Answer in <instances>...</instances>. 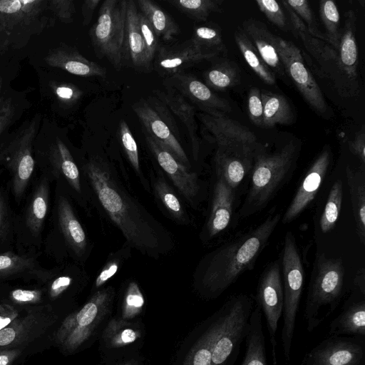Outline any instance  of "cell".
Listing matches in <instances>:
<instances>
[{"instance_id": "obj_42", "label": "cell", "mask_w": 365, "mask_h": 365, "mask_svg": "<svg viewBox=\"0 0 365 365\" xmlns=\"http://www.w3.org/2000/svg\"><path fill=\"white\" fill-rule=\"evenodd\" d=\"M319 14L324 26L329 43L336 49L339 44L340 15L336 4L331 0H322L319 4Z\"/></svg>"}, {"instance_id": "obj_15", "label": "cell", "mask_w": 365, "mask_h": 365, "mask_svg": "<svg viewBox=\"0 0 365 365\" xmlns=\"http://www.w3.org/2000/svg\"><path fill=\"white\" fill-rule=\"evenodd\" d=\"M356 23L354 11H348L346 13L344 29L341 32L339 44L336 48L339 73V86L336 91L344 98L354 97L359 92Z\"/></svg>"}, {"instance_id": "obj_25", "label": "cell", "mask_w": 365, "mask_h": 365, "mask_svg": "<svg viewBox=\"0 0 365 365\" xmlns=\"http://www.w3.org/2000/svg\"><path fill=\"white\" fill-rule=\"evenodd\" d=\"M221 178H217L210 215L206 224L207 235L213 238L225 231L232 220L235 194Z\"/></svg>"}, {"instance_id": "obj_50", "label": "cell", "mask_w": 365, "mask_h": 365, "mask_svg": "<svg viewBox=\"0 0 365 365\" xmlns=\"http://www.w3.org/2000/svg\"><path fill=\"white\" fill-rule=\"evenodd\" d=\"M261 12L267 19L282 30L287 31L288 24L281 5L275 0H256Z\"/></svg>"}, {"instance_id": "obj_22", "label": "cell", "mask_w": 365, "mask_h": 365, "mask_svg": "<svg viewBox=\"0 0 365 365\" xmlns=\"http://www.w3.org/2000/svg\"><path fill=\"white\" fill-rule=\"evenodd\" d=\"M195 46L191 40L172 48H163L155 58L154 67L162 75L171 76L192 64L215 57Z\"/></svg>"}, {"instance_id": "obj_48", "label": "cell", "mask_w": 365, "mask_h": 365, "mask_svg": "<svg viewBox=\"0 0 365 365\" xmlns=\"http://www.w3.org/2000/svg\"><path fill=\"white\" fill-rule=\"evenodd\" d=\"M138 26L146 50L147 58L153 66L155 53L158 47V37L148 19L139 11L138 14Z\"/></svg>"}, {"instance_id": "obj_34", "label": "cell", "mask_w": 365, "mask_h": 365, "mask_svg": "<svg viewBox=\"0 0 365 365\" xmlns=\"http://www.w3.org/2000/svg\"><path fill=\"white\" fill-rule=\"evenodd\" d=\"M139 11L148 19L158 37L170 41L180 34V29L173 18L151 0L135 1Z\"/></svg>"}, {"instance_id": "obj_20", "label": "cell", "mask_w": 365, "mask_h": 365, "mask_svg": "<svg viewBox=\"0 0 365 365\" xmlns=\"http://www.w3.org/2000/svg\"><path fill=\"white\" fill-rule=\"evenodd\" d=\"M145 140L161 168L167 173L174 185L190 202L199 194L200 185L196 173L178 161L164 146L145 133Z\"/></svg>"}, {"instance_id": "obj_45", "label": "cell", "mask_w": 365, "mask_h": 365, "mask_svg": "<svg viewBox=\"0 0 365 365\" xmlns=\"http://www.w3.org/2000/svg\"><path fill=\"white\" fill-rule=\"evenodd\" d=\"M286 2L304 22L311 34L317 38L328 42L325 34L318 29L314 15L308 1L288 0Z\"/></svg>"}, {"instance_id": "obj_10", "label": "cell", "mask_w": 365, "mask_h": 365, "mask_svg": "<svg viewBox=\"0 0 365 365\" xmlns=\"http://www.w3.org/2000/svg\"><path fill=\"white\" fill-rule=\"evenodd\" d=\"M39 122V117L35 116L0 147V165H4L11 175L12 190L16 201L24 196L34 170L32 145Z\"/></svg>"}, {"instance_id": "obj_37", "label": "cell", "mask_w": 365, "mask_h": 365, "mask_svg": "<svg viewBox=\"0 0 365 365\" xmlns=\"http://www.w3.org/2000/svg\"><path fill=\"white\" fill-rule=\"evenodd\" d=\"M235 40L245 60L253 71L268 85L276 83L274 73L267 66L242 27L234 33Z\"/></svg>"}, {"instance_id": "obj_6", "label": "cell", "mask_w": 365, "mask_h": 365, "mask_svg": "<svg viewBox=\"0 0 365 365\" xmlns=\"http://www.w3.org/2000/svg\"><path fill=\"white\" fill-rule=\"evenodd\" d=\"M48 0H0V53L19 49L53 26Z\"/></svg>"}, {"instance_id": "obj_24", "label": "cell", "mask_w": 365, "mask_h": 365, "mask_svg": "<svg viewBox=\"0 0 365 365\" xmlns=\"http://www.w3.org/2000/svg\"><path fill=\"white\" fill-rule=\"evenodd\" d=\"M329 336L365 337V296L353 294L329 324Z\"/></svg>"}, {"instance_id": "obj_19", "label": "cell", "mask_w": 365, "mask_h": 365, "mask_svg": "<svg viewBox=\"0 0 365 365\" xmlns=\"http://www.w3.org/2000/svg\"><path fill=\"white\" fill-rule=\"evenodd\" d=\"M168 80L173 89L197 105L201 112L226 115L232 110L227 100L217 96L206 84L190 74L178 73L169 76Z\"/></svg>"}, {"instance_id": "obj_61", "label": "cell", "mask_w": 365, "mask_h": 365, "mask_svg": "<svg viewBox=\"0 0 365 365\" xmlns=\"http://www.w3.org/2000/svg\"><path fill=\"white\" fill-rule=\"evenodd\" d=\"M100 2V0H86L83 1L81 6V13L84 25H88L91 22L93 13Z\"/></svg>"}, {"instance_id": "obj_44", "label": "cell", "mask_w": 365, "mask_h": 365, "mask_svg": "<svg viewBox=\"0 0 365 365\" xmlns=\"http://www.w3.org/2000/svg\"><path fill=\"white\" fill-rule=\"evenodd\" d=\"M157 195L171 216L180 221L185 222L186 213L183 207L172 188L162 178H158L154 184Z\"/></svg>"}, {"instance_id": "obj_41", "label": "cell", "mask_w": 365, "mask_h": 365, "mask_svg": "<svg viewBox=\"0 0 365 365\" xmlns=\"http://www.w3.org/2000/svg\"><path fill=\"white\" fill-rule=\"evenodd\" d=\"M190 40L195 46L207 53L217 55L225 48L220 30L213 26L195 27Z\"/></svg>"}, {"instance_id": "obj_4", "label": "cell", "mask_w": 365, "mask_h": 365, "mask_svg": "<svg viewBox=\"0 0 365 365\" xmlns=\"http://www.w3.org/2000/svg\"><path fill=\"white\" fill-rule=\"evenodd\" d=\"M345 269L341 258L317 254L304 305L306 328L312 332L335 311L344 294Z\"/></svg>"}, {"instance_id": "obj_18", "label": "cell", "mask_w": 365, "mask_h": 365, "mask_svg": "<svg viewBox=\"0 0 365 365\" xmlns=\"http://www.w3.org/2000/svg\"><path fill=\"white\" fill-rule=\"evenodd\" d=\"M133 110L145 128L146 133L164 146L187 168H190L188 158L171 128L160 113L146 100H140L133 106Z\"/></svg>"}, {"instance_id": "obj_55", "label": "cell", "mask_w": 365, "mask_h": 365, "mask_svg": "<svg viewBox=\"0 0 365 365\" xmlns=\"http://www.w3.org/2000/svg\"><path fill=\"white\" fill-rule=\"evenodd\" d=\"M73 279L69 276H61L55 279L47 289V304L51 305L71 286Z\"/></svg>"}, {"instance_id": "obj_11", "label": "cell", "mask_w": 365, "mask_h": 365, "mask_svg": "<svg viewBox=\"0 0 365 365\" xmlns=\"http://www.w3.org/2000/svg\"><path fill=\"white\" fill-rule=\"evenodd\" d=\"M226 310L225 302L217 311L198 323L180 343L171 365H212L214 342Z\"/></svg>"}, {"instance_id": "obj_5", "label": "cell", "mask_w": 365, "mask_h": 365, "mask_svg": "<svg viewBox=\"0 0 365 365\" xmlns=\"http://www.w3.org/2000/svg\"><path fill=\"white\" fill-rule=\"evenodd\" d=\"M113 299L111 287L97 290L81 308L62 319L55 331L53 346L66 356L85 348L110 313Z\"/></svg>"}, {"instance_id": "obj_33", "label": "cell", "mask_w": 365, "mask_h": 365, "mask_svg": "<svg viewBox=\"0 0 365 365\" xmlns=\"http://www.w3.org/2000/svg\"><path fill=\"white\" fill-rule=\"evenodd\" d=\"M48 156L51 165V174L56 177L62 175L72 189L81 194L79 170L71 152L63 142L57 138L50 148Z\"/></svg>"}, {"instance_id": "obj_13", "label": "cell", "mask_w": 365, "mask_h": 365, "mask_svg": "<svg viewBox=\"0 0 365 365\" xmlns=\"http://www.w3.org/2000/svg\"><path fill=\"white\" fill-rule=\"evenodd\" d=\"M276 47L285 73L319 115L325 116L328 105L322 90L307 66L301 51L292 42L276 36Z\"/></svg>"}, {"instance_id": "obj_62", "label": "cell", "mask_w": 365, "mask_h": 365, "mask_svg": "<svg viewBox=\"0 0 365 365\" xmlns=\"http://www.w3.org/2000/svg\"><path fill=\"white\" fill-rule=\"evenodd\" d=\"M354 285L355 287V292L365 296V271L362 267L354 279Z\"/></svg>"}, {"instance_id": "obj_1", "label": "cell", "mask_w": 365, "mask_h": 365, "mask_svg": "<svg viewBox=\"0 0 365 365\" xmlns=\"http://www.w3.org/2000/svg\"><path fill=\"white\" fill-rule=\"evenodd\" d=\"M84 170L101 207L130 246L155 258L168 250V232L129 194L104 160L91 157Z\"/></svg>"}, {"instance_id": "obj_21", "label": "cell", "mask_w": 365, "mask_h": 365, "mask_svg": "<svg viewBox=\"0 0 365 365\" xmlns=\"http://www.w3.org/2000/svg\"><path fill=\"white\" fill-rule=\"evenodd\" d=\"M256 150L217 147L214 157L217 178L235 191L251 173Z\"/></svg>"}, {"instance_id": "obj_27", "label": "cell", "mask_w": 365, "mask_h": 365, "mask_svg": "<svg viewBox=\"0 0 365 365\" xmlns=\"http://www.w3.org/2000/svg\"><path fill=\"white\" fill-rule=\"evenodd\" d=\"M138 9L133 0L127 1L124 41L125 59L138 71L147 72L152 69L138 26Z\"/></svg>"}, {"instance_id": "obj_40", "label": "cell", "mask_w": 365, "mask_h": 365, "mask_svg": "<svg viewBox=\"0 0 365 365\" xmlns=\"http://www.w3.org/2000/svg\"><path fill=\"white\" fill-rule=\"evenodd\" d=\"M343 201V187L340 180H336L329 192L328 198L319 220L322 233L333 230L339 219Z\"/></svg>"}, {"instance_id": "obj_56", "label": "cell", "mask_w": 365, "mask_h": 365, "mask_svg": "<svg viewBox=\"0 0 365 365\" xmlns=\"http://www.w3.org/2000/svg\"><path fill=\"white\" fill-rule=\"evenodd\" d=\"M16 112V107L11 98H0V137L3 132L12 123Z\"/></svg>"}, {"instance_id": "obj_12", "label": "cell", "mask_w": 365, "mask_h": 365, "mask_svg": "<svg viewBox=\"0 0 365 365\" xmlns=\"http://www.w3.org/2000/svg\"><path fill=\"white\" fill-rule=\"evenodd\" d=\"M255 300L265 318L268 329L272 365H277V331L284 302L281 267L278 260L269 262L260 274Z\"/></svg>"}, {"instance_id": "obj_23", "label": "cell", "mask_w": 365, "mask_h": 365, "mask_svg": "<svg viewBox=\"0 0 365 365\" xmlns=\"http://www.w3.org/2000/svg\"><path fill=\"white\" fill-rule=\"evenodd\" d=\"M45 61L51 67L61 68L79 76L106 77L107 73L105 68L88 60L73 47L63 43L50 50Z\"/></svg>"}, {"instance_id": "obj_64", "label": "cell", "mask_w": 365, "mask_h": 365, "mask_svg": "<svg viewBox=\"0 0 365 365\" xmlns=\"http://www.w3.org/2000/svg\"><path fill=\"white\" fill-rule=\"evenodd\" d=\"M2 83H3V80H2L1 76H0V98H1V92Z\"/></svg>"}, {"instance_id": "obj_2", "label": "cell", "mask_w": 365, "mask_h": 365, "mask_svg": "<svg viewBox=\"0 0 365 365\" xmlns=\"http://www.w3.org/2000/svg\"><path fill=\"white\" fill-rule=\"evenodd\" d=\"M281 218V213H272L253 229L205 255L195 275L197 294L205 299H216L242 274L252 269Z\"/></svg>"}, {"instance_id": "obj_47", "label": "cell", "mask_w": 365, "mask_h": 365, "mask_svg": "<svg viewBox=\"0 0 365 365\" xmlns=\"http://www.w3.org/2000/svg\"><path fill=\"white\" fill-rule=\"evenodd\" d=\"M6 302L19 307L47 304L42 289H16L10 291Z\"/></svg>"}, {"instance_id": "obj_17", "label": "cell", "mask_w": 365, "mask_h": 365, "mask_svg": "<svg viewBox=\"0 0 365 365\" xmlns=\"http://www.w3.org/2000/svg\"><path fill=\"white\" fill-rule=\"evenodd\" d=\"M282 4L289 14L294 34L302 41L307 52L319 65L318 75L331 81L337 90L339 73L336 49L328 42L311 34L306 25L286 1H282Z\"/></svg>"}, {"instance_id": "obj_49", "label": "cell", "mask_w": 365, "mask_h": 365, "mask_svg": "<svg viewBox=\"0 0 365 365\" xmlns=\"http://www.w3.org/2000/svg\"><path fill=\"white\" fill-rule=\"evenodd\" d=\"M32 265V259L13 252L0 254V277L15 274L31 267Z\"/></svg>"}, {"instance_id": "obj_35", "label": "cell", "mask_w": 365, "mask_h": 365, "mask_svg": "<svg viewBox=\"0 0 365 365\" xmlns=\"http://www.w3.org/2000/svg\"><path fill=\"white\" fill-rule=\"evenodd\" d=\"M263 103V127L272 128L277 124H291L294 115L291 106L282 95L267 90L261 91Z\"/></svg>"}, {"instance_id": "obj_8", "label": "cell", "mask_w": 365, "mask_h": 365, "mask_svg": "<svg viewBox=\"0 0 365 365\" xmlns=\"http://www.w3.org/2000/svg\"><path fill=\"white\" fill-rule=\"evenodd\" d=\"M281 257V274L283 285V325L281 341L284 360H291L292 346L295 329L297 316L304 282L303 263L291 231L284 237Z\"/></svg>"}, {"instance_id": "obj_30", "label": "cell", "mask_w": 365, "mask_h": 365, "mask_svg": "<svg viewBox=\"0 0 365 365\" xmlns=\"http://www.w3.org/2000/svg\"><path fill=\"white\" fill-rule=\"evenodd\" d=\"M356 232L359 242L365 245V165L353 169L345 168Z\"/></svg>"}, {"instance_id": "obj_32", "label": "cell", "mask_w": 365, "mask_h": 365, "mask_svg": "<svg viewBox=\"0 0 365 365\" xmlns=\"http://www.w3.org/2000/svg\"><path fill=\"white\" fill-rule=\"evenodd\" d=\"M58 221L70 247L78 256L81 255L87 246V238L84 230L75 215L71 205L66 197L60 196L57 205Z\"/></svg>"}, {"instance_id": "obj_46", "label": "cell", "mask_w": 365, "mask_h": 365, "mask_svg": "<svg viewBox=\"0 0 365 365\" xmlns=\"http://www.w3.org/2000/svg\"><path fill=\"white\" fill-rule=\"evenodd\" d=\"M119 136L132 167L136 173L142 178L138 145L129 126L123 120H121L119 123Z\"/></svg>"}, {"instance_id": "obj_53", "label": "cell", "mask_w": 365, "mask_h": 365, "mask_svg": "<svg viewBox=\"0 0 365 365\" xmlns=\"http://www.w3.org/2000/svg\"><path fill=\"white\" fill-rule=\"evenodd\" d=\"M48 8L51 14L64 23H70L76 12L72 0H48Z\"/></svg>"}, {"instance_id": "obj_54", "label": "cell", "mask_w": 365, "mask_h": 365, "mask_svg": "<svg viewBox=\"0 0 365 365\" xmlns=\"http://www.w3.org/2000/svg\"><path fill=\"white\" fill-rule=\"evenodd\" d=\"M35 354L38 352L29 348L0 349V365H21Z\"/></svg>"}, {"instance_id": "obj_7", "label": "cell", "mask_w": 365, "mask_h": 365, "mask_svg": "<svg viewBox=\"0 0 365 365\" xmlns=\"http://www.w3.org/2000/svg\"><path fill=\"white\" fill-rule=\"evenodd\" d=\"M62 319L49 304L25 307L19 317L0 331V349L29 348L40 353L53 346Z\"/></svg>"}, {"instance_id": "obj_57", "label": "cell", "mask_w": 365, "mask_h": 365, "mask_svg": "<svg viewBox=\"0 0 365 365\" xmlns=\"http://www.w3.org/2000/svg\"><path fill=\"white\" fill-rule=\"evenodd\" d=\"M25 307H19L6 301L0 302V331L21 315Z\"/></svg>"}, {"instance_id": "obj_31", "label": "cell", "mask_w": 365, "mask_h": 365, "mask_svg": "<svg viewBox=\"0 0 365 365\" xmlns=\"http://www.w3.org/2000/svg\"><path fill=\"white\" fill-rule=\"evenodd\" d=\"M262 317L260 307L256 304L250 317L245 339L246 349L240 365H268Z\"/></svg>"}, {"instance_id": "obj_9", "label": "cell", "mask_w": 365, "mask_h": 365, "mask_svg": "<svg viewBox=\"0 0 365 365\" xmlns=\"http://www.w3.org/2000/svg\"><path fill=\"white\" fill-rule=\"evenodd\" d=\"M125 0H105L98 19L91 27L90 36L99 58H106L117 70L124 63Z\"/></svg>"}, {"instance_id": "obj_63", "label": "cell", "mask_w": 365, "mask_h": 365, "mask_svg": "<svg viewBox=\"0 0 365 365\" xmlns=\"http://www.w3.org/2000/svg\"><path fill=\"white\" fill-rule=\"evenodd\" d=\"M113 365H145L144 359L140 356H133L121 360Z\"/></svg>"}, {"instance_id": "obj_26", "label": "cell", "mask_w": 365, "mask_h": 365, "mask_svg": "<svg viewBox=\"0 0 365 365\" xmlns=\"http://www.w3.org/2000/svg\"><path fill=\"white\" fill-rule=\"evenodd\" d=\"M242 28L274 75L284 76L286 73L277 50L276 36L264 23L252 18L244 21Z\"/></svg>"}, {"instance_id": "obj_51", "label": "cell", "mask_w": 365, "mask_h": 365, "mask_svg": "<svg viewBox=\"0 0 365 365\" xmlns=\"http://www.w3.org/2000/svg\"><path fill=\"white\" fill-rule=\"evenodd\" d=\"M51 88L57 100L67 106L77 103L83 95L76 86L69 83L51 81Z\"/></svg>"}, {"instance_id": "obj_29", "label": "cell", "mask_w": 365, "mask_h": 365, "mask_svg": "<svg viewBox=\"0 0 365 365\" xmlns=\"http://www.w3.org/2000/svg\"><path fill=\"white\" fill-rule=\"evenodd\" d=\"M143 336L139 322H127L118 316L109 319L101 332L102 346L107 350L128 347Z\"/></svg>"}, {"instance_id": "obj_39", "label": "cell", "mask_w": 365, "mask_h": 365, "mask_svg": "<svg viewBox=\"0 0 365 365\" xmlns=\"http://www.w3.org/2000/svg\"><path fill=\"white\" fill-rule=\"evenodd\" d=\"M222 0H170V5L192 19L205 21L212 13L222 11Z\"/></svg>"}, {"instance_id": "obj_14", "label": "cell", "mask_w": 365, "mask_h": 365, "mask_svg": "<svg viewBox=\"0 0 365 365\" xmlns=\"http://www.w3.org/2000/svg\"><path fill=\"white\" fill-rule=\"evenodd\" d=\"M300 365H365V337L328 336L304 355Z\"/></svg>"}, {"instance_id": "obj_36", "label": "cell", "mask_w": 365, "mask_h": 365, "mask_svg": "<svg viewBox=\"0 0 365 365\" xmlns=\"http://www.w3.org/2000/svg\"><path fill=\"white\" fill-rule=\"evenodd\" d=\"M48 197V181L43 178L32 193L25 216L26 225L34 236L38 235L41 231L47 214Z\"/></svg>"}, {"instance_id": "obj_28", "label": "cell", "mask_w": 365, "mask_h": 365, "mask_svg": "<svg viewBox=\"0 0 365 365\" xmlns=\"http://www.w3.org/2000/svg\"><path fill=\"white\" fill-rule=\"evenodd\" d=\"M156 96L182 121L187 130L193 155L197 159L200 150V139L195 119V107L176 91L170 88L167 91L157 90Z\"/></svg>"}, {"instance_id": "obj_3", "label": "cell", "mask_w": 365, "mask_h": 365, "mask_svg": "<svg viewBox=\"0 0 365 365\" xmlns=\"http://www.w3.org/2000/svg\"><path fill=\"white\" fill-rule=\"evenodd\" d=\"M300 146L290 141L274 153L265 152L259 145L254 158L250 186L239 210L246 218L262 210L274 198L297 167Z\"/></svg>"}, {"instance_id": "obj_38", "label": "cell", "mask_w": 365, "mask_h": 365, "mask_svg": "<svg viewBox=\"0 0 365 365\" xmlns=\"http://www.w3.org/2000/svg\"><path fill=\"white\" fill-rule=\"evenodd\" d=\"M204 78L210 88L225 91L238 85L241 77L236 64L230 61H223L207 70Z\"/></svg>"}, {"instance_id": "obj_52", "label": "cell", "mask_w": 365, "mask_h": 365, "mask_svg": "<svg viewBox=\"0 0 365 365\" xmlns=\"http://www.w3.org/2000/svg\"><path fill=\"white\" fill-rule=\"evenodd\" d=\"M250 120L257 127H263V103L261 91L256 87L250 90L247 100Z\"/></svg>"}, {"instance_id": "obj_58", "label": "cell", "mask_w": 365, "mask_h": 365, "mask_svg": "<svg viewBox=\"0 0 365 365\" xmlns=\"http://www.w3.org/2000/svg\"><path fill=\"white\" fill-rule=\"evenodd\" d=\"M350 152L359 158L361 165H365V130L364 126L355 135L352 140L349 141Z\"/></svg>"}, {"instance_id": "obj_16", "label": "cell", "mask_w": 365, "mask_h": 365, "mask_svg": "<svg viewBox=\"0 0 365 365\" xmlns=\"http://www.w3.org/2000/svg\"><path fill=\"white\" fill-rule=\"evenodd\" d=\"M332 153L329 145H325L314 160L294 197L281 218L282 224L290 223L305 210L314 199L332 163Z\"/></svg>"}, {"instance_id": "obj_43", "label": "cell", "mask_w": 365, "mask_h": 365, "mask_svg": "<svg viewBox=\"0 0 365 365\" xmlns=\"http://www.w3.org/2000/svg\"><path fill=\"white\" fill-rule=\"evenodd\" d=\"M145 303L138 284L135 281L130 282L125 292L118 317L127 322H136L135 319L142 314Z\"/></svg>"}, {"instance_id": "obj_59", "label": "cell", "mask_w": 365, "mask_h": 365, "mask_svg": "<svg viewBox=\"0 0 365 365\" xmlns=\"http://www.w3.org/2000/svg\"><path fill=\"white\" fill-rule=\"evenodd\" d=\"M9 227V217L6 197L0 191V242L4 239Z\"/></svg>"}, {"instance_id": "obj_60", "label": "cell", "mask_w": 365, "mask_h": 365, "mask_svg": "<svg viewBox=\"0 0 365 365\" xmlns=\"http://www.w3.org/2000/svg\"><path fill=\"white\" fill-rule=\"evenodd\" d=\"M118 263L115 261L108 262L97 276L95 281V287L100 288L113 277L118 272Z\"/></svg>"}]
</instances>
